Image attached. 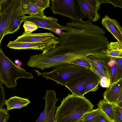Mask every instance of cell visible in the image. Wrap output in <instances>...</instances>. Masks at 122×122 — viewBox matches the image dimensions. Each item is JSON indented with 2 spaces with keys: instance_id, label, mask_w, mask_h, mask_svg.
Here are the masks:
<instances>
[{
  "instance_id": "1",
  "label": "cell",
  "mask_w": 122,
  "mask_h": 122,
  "mask_svg": "<svg viewBox=\"0 0 122 122\" xmlns=\"http://www.w3.org/2000/svg\"><path fill=\"white\" fill-rule=\"evenodd\" d=\"M65 34L58 37L59 43L45 54L30 56V67L41 70L59 65L106 50L109 43L105 32L87 20H72L66 23Z\"/></svg>"
},
{
  "instance_id": "2",
  "label": "cell",
  "mask_w": 122,
  "mask_h": 122,
  "mask_svg": "<svg viewBox=\"0 0 122 122\" xmlns=\"http://www.w3.org/2000/svg\"><path fill=\"white\" fill-rule=\"evenodd\" d=\"M94 106L84 96L68 94L61 101L54 115L55 122H76L93 109Z\"/></svg>"
},
{
  "instance_id": "3",
  "label": "cell",
  "mask_w": 122,
  "mask_h": 122,
  "mask_svg": "<svg viewBox=\"0 0 122 122\" xmlns=\"http://www.w3.org/2000/svg\"><path fill=\"white\" fill-rule=\"evenodd\" d=\"M34 71L38 76L42 75L46 80L51 79L65 86L74 79L92 71L90 69L69 62L61 64L49 72L41 73L37 70Z\"/></svg>"
},
{
  "instance_id": "4",
  "label": "cell",
  "mask_w": 122,
  "mask_h": 122,
  "mask_svg": "<svg viewBox=\"0 0 122 122\" xmlns=\"http://www.w3.org/2000/svg\"><path fill=\"white\" fill-rule=\"evenodd\" d=\"M0 81L7 87L12 88L17 85L16 80L19 78L30 79L34 78L31 73L26 71L23 68L14 64L0 49Z\"/></svg>"
},
{
  "instance_id": "5",
  "label": "cell",
  "mask_w": 122,
  "mask_h": 122,
  "mask_svg": "<svg viewBox=\"0 0 122 122\" xmlns=\"http://www.w3.org/2000/svg\"><path fill=\"white\" fill-rule=\"evenodd\" d=\"M50 9L53 14L68 18L71 20L79 22L85 17L77 0H51Z\"/></svg>"
},
{
  "instance_id": "6",
  "label": "cell",
  "mask_w": 122,
  "mask_h": 122,
  "mask_svg": "<svg viewBox=\"0 0 122 122\" xmlns=\"http://www.w3.org/2000/svg\"><path fill=\"white\" fill-rule=\"evenodd\" d=\"M99 78L96 74L92 71L74 79L65 86L70 90L72 94L83 97L85 94L87 85Z\"/></svg>"
},
{
  "instance_id": "7",
  "label": "cell",
  "mask_w": 122,
  "mask_h": 122,
  "mask_svg": "<svg viewBox=\"0 0 122 122\" xmlns=\"http://www.w3.org/2000/svg\"><path fill=\"white\" fill-rule=\"evenodd\" d=\"M46 92V95L43 98L45 101L44 109L35 122H55L54 114L58 107L55 104L59 99L56 98L54 90H47Z\"/></svg>"
},
{
  "instance_id": "8",
  "label": "cell",
  "mask_w": 122,
  "mask_h": 122,
  "mask_svg": "<svg viewBox=\"0 0 122 122\" xmlns=\"http://www.w3.org/2000/svg\"><path fill=\"white\" fill-rule=\"evenodd\" d=\"M14 3L15 0H0V44L10 24Z\"/></svg>"
},
{
  "instance_id": "9",
  "label": "cell",
  "mask_w": 122,
  "mask_h": 122,
  "mask_svg": "<svg viewBox=\"0 0 122 122\" xmlns=\"http://www.w3.org/2000/svg\"><path fill=\"white\" fill-rule=\"evenodd\" d=\"M58 37L50 32L32 33L22 34L14 40L18 42L43 43L56 46L59 43Z\"/></svg>"
},
{
  "instance_id": "10",
  "label": "cell",
  "mask_w": 122,
  "mask_h": 122,
  "mask_svg": "<svg viewBox=\"0 0 122 122\" xmlns=\"http://www.w3.org/2000/svg\"><path fill=\"white\" fill-rule=\"evenodd\" d=\"M27 21L33 22L38 28L47 29L53 32L57 29L66 31V29L65 26L58 23V19L52 17L25 16L23 21Z\"/></svg>"
},
{
  "instance_id": "11",
  "label": "cell",
  "mask_w": 122,
  "mask_h": 122,
  "mask_svg": "<svg viewBox=\"0 0 122 122\" xmlns=\"http://www.w3.org/2000/svg\"><path fill=\"white\" fill-rule=\"evenodd\" d=\"M21 3V0H15L11 20L5 35L16 32L20 29V25L23 21L25 16L22 12Z\"/></svg>"
},
{
  "instance_id": "12",
  "label": "cell",
  "mask_w": 122,
  "mask_h": 122,
  "mask_svg": "<svg viewBox=\"0 0 122 122\" xmlns=\"http://www.w3.org/2000/svg\"><path fill=\"white\" fill-rule=\"evenodd\" d=\"M7 46L9 48L16 49H31L42 51L43 54L49 50L54 47L56 46L43 43L30 42H18L10 41Z\"/></svg>"
},
{
  "instance_id": "13",
  "label": "cell",
  "mask_w": 122,
  "mask_h": 122,
  "mask_svg": "<svg viewBox=\"0 0 122 122\" xmlns=\"http://www.w3.org/2000/svg\"><path fill=\"white\" fill-rule=\"evenodd\" d=\"M106 50L88 56L86 57L91 64L101 69L107 76L110 78L108 64L111 57L107 55Z\"/></svg>"
},
{
  "instance_id": "14",
  "label": "cell",
  "mask_w": 122,
  "mask_h": 122,
  "mask_svg": "<svg viewBox=\"0 0 122 122\" xmlns=\"http://www.w3.org/2000/svg\"><path fill=\"white\" fill-rule=\"evenodd\" d=\"M103 26L117 40L122 46V28L115 19L106 15L102 20Z\"/></svg>"
},
{
  "instance_id": "15",
  "label": "cell",
  "mask_w": 122,
  "mask_h": 122,
  "mask_svg": "<svg viewBox=\"0 0 122 122\" xmlns=\"http://www.w3.org/2000/svg\"><path fill=\"white\" fill-rule=\"evenodd\" d=\"M122 88V78L111 84L103 93L104 99L108 102L115 104Z\"/></svg>"
},
{
  "instance_id": "16",
  "label": "cell",
  "mask_w": 122,
  "mask_h": 122,
  "mask_svg": "<svg viewBox=\"0 0 122 122\" xmlns=\"http://www.w3.org/2000/svg\"><path fill=\"white\" fill-rule=\"evenodd\" d=\"M78 3L85 17L92 22L98 21L100 16L97 11L90 6L85 0H77Z\"/></svg>"
},
{
  "instance_id": "17",
  "label": "cell",
  "mask_w": 122,
  "mask_h": 122,
  "mask_svg": "<svg viewBox=\"0 0 122 122\" xmlns=\"http://www.w3.org/2000/svg\"><path fill=\"white\" fill-rule=\"evenodd\" d=\"M30 103L28 99L15 96L6 100L5 104L6 106L7 109L8 111L15 109H20Z\"/></svg>"
},
{
  "instance_id": "18",
  "label": "cell",
  "mask_w": 122,
  "mask_h": 122,
  "mask_svg": "<svg viewBox=\"0 0 122 122\" xmlns=\"http://www.w3.org/2000/svg\"><path fill=\"white\" fill-rule=\"evenodd\" d=\"M97 105L98 108L113 122L116 116L115 104L103 99L100 101Z\"/></svg>"
},
{
  "instance_id": "19",
  "label": "cell",
  "mask_w": 122,
  "mask_h": 122,
  "mask_svg": "<svg viewBox=\"0 0 122 122\" xmlns=\"http://www.w3.org/2000/svg\"><path fill=\"white\" fill-rule=\"evenodd\" d=\"M106 52L110 57L122 58V46L118 41L111 42L108 45Z\"/></svg>"
},
{
  "instance_id": "20",
  "label": "cell",
  "mask_w": 122,
  "mask_h": 122,
  "mask_svg": "<svg viewBox=\"0 0 122 122\" xmlns=\"http://www.w3.org/2000/svg\"><path fill=\"white\" fill-rule=\"evenodd\" d=\"M44 10L43 9L31 3L30 1L23 13L25 15L27 14L30 16L45 17L46 16L43 12Z\"/></svg>"
},
{
  "instance_id": "21",
  "label": "cell",
  "mask_w": 122,
  "mask_h": 122,
  "mask_svg": "<svg viewBox=\"0 0 122 122\" xmlns=\"http://www.w3.org/2000/svg\"><path fill=\"white\" fill-rule=\"evenodd\" d=\"M111 84L117 81V64L114 57H111L108 64Z\"/></svg>"
},
{
  "instance_id": "22",
  "label": "cell",
  "mask_w": 122,
  "mask_h": 122,
  "mask_svg": "<svg viewBox=\"0 0 122 122\" xmlns=\"http://www.w3.org/2000/svg\"><path fill=\"white\" fill-rule=\"evenodd\" d=\"M24 29V31L23 34L31 33L36 30L38 28L37 26L33 22L30 21H24L23 25Z\"/></svg>"
},
{
  "instance_id": "23",
  "label": "cell",
  "mask_w": 122,
  "mask_h": 122,
  "mask_svg": "<svg viewBox=\"0 0 122 122\" xmlns=\"http://www.w3.org/2000/svg\"><path fill=\"white\" fill-rule=\"evenodd\" d=\"M30 2L44 10L50 5L49 0H30Z\"/></svg>"
},
{
  "instance_id": "24",
  "label": "cell",
  "mask_w": 122,
  "mask_h": 122,
  "mask_svg": "<svg viewBox=\"0 0 122 122\" xmlns=\"http://www.w3.org/2000/svg\"><path fill=\"white\" fill-rule=\"evenodd\" d=\"M69 63L76 64L90 69H91V64L86 57L75 60Z\"/></svg>"
},
{
  "instance_id": "25",
  "label": "cell",
  "mask_w": 122,
  "mask_h": 122,
  "mask_svg": "<svg viewBox=\"0 0 122 122\" xmlns=\"http://www.w3.org/2000/svg\"><path fill=\"white\" fill-rule=\"evenodd\" d=\"M101 110L98 108L90 111L87 113L82 118L83 121H87L93 119L100 113Z\"/></svg>"
},
{
  "instance_id": "26",
  "label": "cell",
  "mask_w": 122,
  "mask_h": 122,
  "mask_svg": "<svg viewBox=\"0 0 122 122\" xmlns=\"http://www.w3.org/2000/svg\"><path fill=\"white\" fill-rule=\"evenodd\" d=\"M101 79L99 78L88 84L86 86L85 94L90 92H95L98 89Z\"/></svg>"
},
{
  "instance_id": "27",
  "label": "cell",
  "mask_w": 122,
  "mask_h": 122,
  "mask_svg": "<svg viewBox=\"0 0 122 122\" xmlns=\"http://www.w3.org/2000/svg\"><path fill=\"white\" fill-rule=\"evenodd\" d=\"M117 64V81L122 78V58L114 57Z\"/></svg>"
},
{
  "instance_id": "28",
  "label": "cell",
  "mask_w": 122,
  "mask_h": 122,
  "mask_svg": "<svg viewBox=\"0 0 122 122\" xmlns=\"http://www.w3.org/2000/svg\"><path fill=\"white\" fill-rule=\"evenodd\" d=\"M88 4L96 10H99L102 4L101 0H85Z\"/></svg>"
},
{
  "instance_id": "29",
  "label": "cell",
  "mask_w": 122,
  "mask_h": 122,
  "mask_svg": "<svg viewBox=\"0 0 122 122\" xmlns=\"http://www.w3.org/2000/svg\"><path fill=\"white\" fill-rule=\"evenodd\" d=\"M91 65L90 69L92 71L96 74L100 79L105 76H107L101 69L91 64Z\"/></svg>"
},
{
  "instance_id": "30",
  "label": "cell",
  "mask_w": 122,
  "mask_h": 122,
  "mask_svg": "<svg viewBox=\"0 0 122 122\" xmlns=\"http://www.w3.org/2000/svg\"><path fill=\"white\" fill-rule=\"evenodd\" d=\"M7 109H0V122H6L9 119L10 115Z\"/></svg>"
},
{
  "instance_id": "31",
  "label": "cell",
  "mask_w": 122,
  "mask_h": 122,
  "mask_svg": "<svg viewBox=\"0 0 122 122\" xmlns=\"http://www.w3.org/2000/svg\"><path fill=\"white\" fill-rule=\"evenodd\" d=\"M3 83L0 81V109L2 108L6 100L5 99V89L3 86Z\"/></svg>"
},
{
  "instance_id": "32",
  "label": "cell",
  "mask_w": 122,
  "mask_h": 122,
  "mask_svg": "<svg viewBox=\"0 0 122 122\" xmlns=\"http://www.w3.org/2000/svg\"><path fill=\"white\" fill-rule=\"evenodd\" d=\"M115 107L116 116L113 122H122V108L116 104Z\"/></svg>"
},
{
  "instance_id": "33",
  "label": "cell",
  "mask_w": 122,
  "mask_h": 122,
  "mask_svg": "<svg viewBox=\"0 0 122 122\" xmlns=\"http://www.w3.org/2000/svg\"><path fill=\"white\" fill-rule=\"evenodd\" d=\"M102 3H109L113 5L115 8L118 7L122 9V0H101Z\"/></svg>"
},
{
  "instance_id": "34",
  "label": "cell",
  "mask_w": 122,
  "mask_h": 122,
  "mask_svg": "<svg viewBox=\"0 0 122 122\" xmlns=\"http://www.w3.org/2000/svg\"><path fill=\"white\" fill-rule=\"evenodd\" d=\"M100 84L102 87L108 88L111 84L110 78L106 76H104L101 79Z\"/></svg>"
},
{
  "instance_id": "35",
  "label": "cell",
  "mask_w": 122,
  "mask_h": 122,
  "mask_svg": "<svg viewBox=\"0 0 122 122\" xmlns=\"http://www.w3.org/2000/svg\"><path fill=\"white\" fill-rule=\"evenodd\" d=\"M98 122H113L103 112L101 111Z\"/></svg>"
},
{
  "instance_id": "36",
  "label": "cell",
  "mask_w": 122,
  "mask_h": 122,
  "mask_svg": "<svg viewBox=\"0 0 122 122\" xmlns=\"http://www.w3.org/2000/svg\"><path fill=\"white\" fill-rule=\"evenodd\" d=\"M53 33L61 37L63 36L65 34V32L59 29H57L55 30Z\"/></svg>"
},
{
  "instance_id": "37",
  "label": "cell",
  "mask_w": 122,
  "mask_h": 122,
  "mask_svg": "<svg viewBox=\"0 0 122 122\" xmlns=\"http://www.w3.org/2000/svg\"><path fill=\"white\" fill-rule=\"evenodd\" d=\"M100 113L92 119L87 121H83V122H98L100 117Z\"/></svg>"
},
{
  "instance_id": "38",
  "label": "cell",
  "mask_w": 122,
  "mask_h": 122,
  "mask_svg": "<svg viewBox=\"0 0 122 122\" xmlns=\"http://www.w3.org/2000/svg\"><path fill=\"white\" fill-rule=\"evenodd\" d=\"M122 102V88L118 95L115 104H117Z\"/></svg>"
},
{
  "instance_id": "39",
  "label": "cell",
  "mask_w": 122,
  "mask_h": 122,
  "mask_svg": "<svg viewBox=\"0 0 122 122\" xmlns=\"http://www.w3.org/2000/svg\"><path fill=\"white\" fill-rule=\"evenodd\" d=\"M116 105L122 108V102Z\"/></svg>"
},
{
  "instance_id": "40",
  "label": "cell",
  "mask_w": 122,
  "mask_h": 122,
  "mask_svg": "<svg viewBox=\"0 0 122 122\" xmlns=\"http://www.w3.org/2000/svg\"><path fill=\"white\" fill-rule=\"evenodd\" d=\"M14 62L15 64L17 65L19 62V61L18 60H15Z\"/></svg>"
},
{
  "instance_id": "41",
  "label": "cell",
  "mask_w": 122,
  "mask_h": 122,
  "mask_svg": "<svg viewBox=\"0 0 122 122\" xmlns=\"http://www.w3.org/2000/svg\"><path fill=\"white\" fill-rule=\"evenodd\" d=\"M82 118H81L76 122H83Z\"/></svg>"
}]
</instances>
